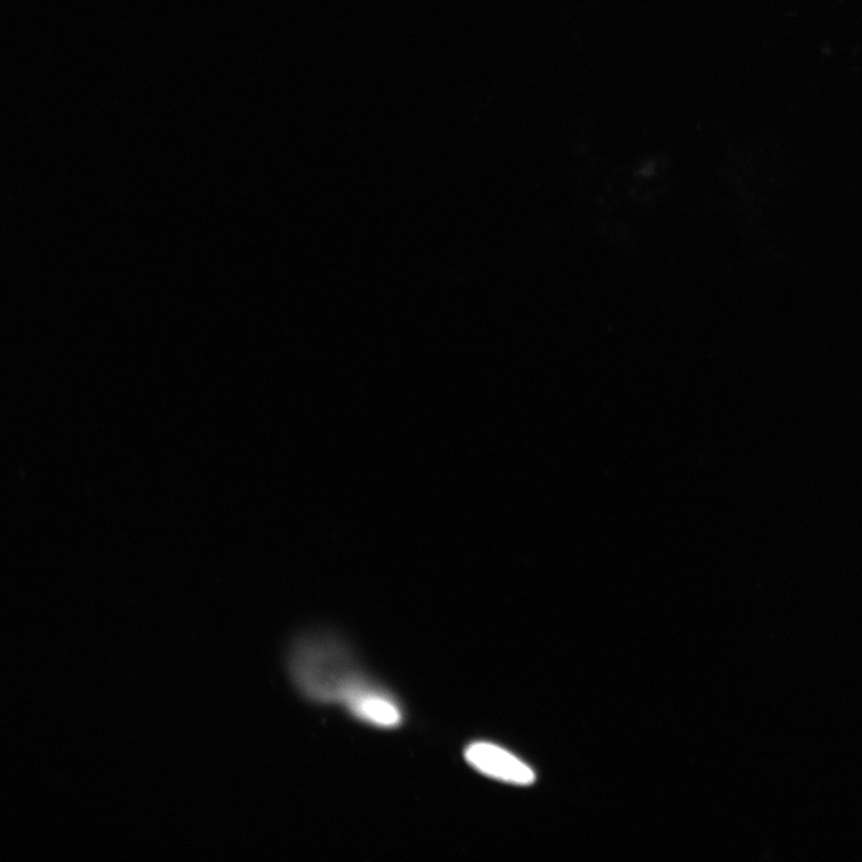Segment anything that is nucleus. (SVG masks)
<instances>
[{
    "mask_svg": "<svg viewBox=\"0 0 862 862\" xmlns=\"http://www.w3.org/2000/svg\"><path fill=\"white\" fill-rule=\"evenodd\" d=\"M296 647L292 673L300 689L319 702H347L369 683L337 641L327 636L306 637Z\"/></svg>",
    "mask_w": 862,
    "mask_h": 862,
    "instance_id": "f257e3e1",
    "label": "nucleus"
},
{
    "mask_svg": "<svg viewBox=\"0 0 862 862\" xmlns=\"http://www.w3.org/2000/svg\"><path fill=\"white\" fill-rule=\"evenodd\" d=\"M346 706L361 721L378 727L392 728L402 723V713L393 699L370 684L351 698Z\"/></svg>",
    "mask_w": 862,
    "mask_h": 862,
    "instance_id": "7ed1b4c3",
    "label": "nucleus"
},
{
    "mask_svg": "<svg viewBox=\"0 0 862 862\" xmlns=\"http://www.w3.org/2000/svg\"><path fill=\"white\" fill-rule=\"evenodd\" d=\"M466 758L479 773L508 784L527 786L536 781V775L529 765L502 747L490 743L470 745L467 748Z\"/></svg>",
    "mask_w": 862,
    "mask_h": 862,
    "instance_id": "f03ea898",
    "label": "nucleus"
}]
</instances>
